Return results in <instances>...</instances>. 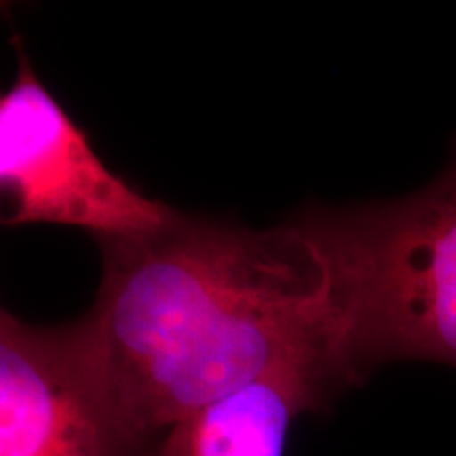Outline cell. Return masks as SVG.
I'll list each match as a JSON object with an SVG mask.
<instances>
[{"label":"cell","mask_w":456,"mask_h":456,"mask_svg":"<svg viewBox=\"0 0 456 456\" xmlns=\"http://www.w3.org/2000/svg\"><path fill=\"white\" fill-rule=\"evenodd\" d=\"M17 57L15 81L0 91V224L72 226L98 243L163 226L175 209L114 174L21 47Z\"/></svg>","instance_id":"obj_3"},{"label":"cell","mask_w":456,"mask_h":456,"mask_svg":"<svg viewBox=\"0 0 456 456\" xmlns=\"http://www.w3.org/2000/svg\"><path fill=\"white\" fill-rule=\"evenodd\" d=\"M0 9H4V4H3V3H0Z\"/></svg>","instance_id":"obj_6"},{"label":"cell","mask_w":456,"mask_h":456,"mask_svg":"<svg viewBox=\"0 0 456 456\" xmlns=\"http://www.w3.org/2000/svg\"><path fill=\"white\" fill-rule=\"evenodd\" d=\"M81 317L32 326L0 309V456H159Z\"/></svg>","instance_id":"obj_4"},{"label":"cell","mask_w":456,"mask_h":456,"mask_svg":"<svg viewBox=\"0 0 456 456\" xmlns=\"http://www.w3.org/2000/svg\"><path fill=\"white\" fill-rule=\"evenodd\" d=\"M342 391L323 370H279L171 425L159 456H283L294 420L323 410Z\"/></svg>","instance_id":"obj_5"},{"label":"cell","mask_w":456,"mask_h":456,"mask_svg":"<svg viewBox=\"0 0 456 456\" xmlns=\"http://www.w3.org/2000/svg\"><path fill=\"white\" fill-rule=\"evenodd\" d=\"M302 214L332 265L355 385L385 363L456 368V157L408 197Z\"/></svg>","instance_id":"obj_2"},{"label":"cell","mask_w":456,"mask_h":456,"mask_svg":"<svg viewBox=\"0 0 456 456\" xmlns=\"http://www.w3.org/2000/svg\"><path fill=\"white\" fill-rule=\"evenodd\" d=\"M100 252L98 296L83 317L151 433L279 370L355 385L332 265L302 212L252 228L175 209L157 231L100 241Z\"/></svg>","instance_id":"obj_1"}]
</instances>
